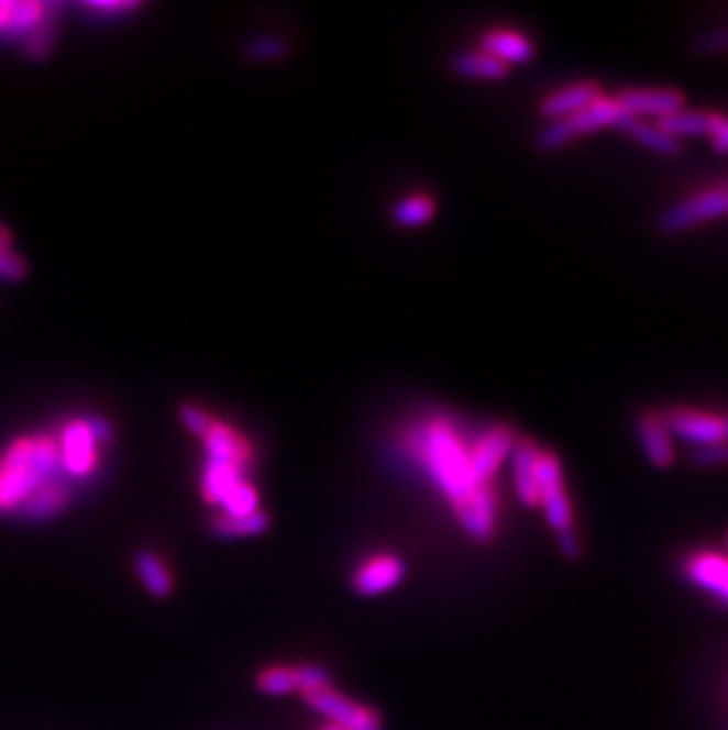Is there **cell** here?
I'll list each match as a JSON object with an SVG mask.
<instances>
[{
    "label": "cell",
    "instance_id": "52a82bcc",
    "mask_svg": "<svg viewBox=\"0 0 728 730\" xmlns=\"http://www.w3.org/2000/svg\"><path fill=\"white\" fill-rule=\"evenodd\" d=\"M57 450L62 471L74 475V478H88L98 468L100 440L95 438L88 419H74L62 428Z\"/></svg>",
    "mask_w": 728,
    "mask_h": 730
},
{
    "label": "cell",
    "instance_id": "4dcf8cb0",
    "mask_svg": "<svg viewBox=\"0 0 728 730\" xmlns=\"http://www.w3.org/2000/svg\"><path fill=\"white\" fill-rule=\"evenodd\" d=\"M178 417H180V423L187 428V431L192 435H197V438H206V433H209L211 425L216 423L209 414H206L203 409H199L195 405H183L178 409Z\"/></svg>",
    "mask_w": 728,
    "mask_h": 730
},
{
    "label": "cell",
    "instance_id": "5bb4252c",
    "mask_svg": "<svg viewBox=\"0 0 728 730\" xmlns=\"http://www.w3.org/2000/svg\"><path fill=\"white\" fill-rule=\"evenodd\" d=\"M454 513L471 539H476V542H489L497 530V495L493 485L481 487L476 495Z\"/></svg>",
    "mask_w": 728,
    "mask_h": 730
},
{
    "label": "cell",
    "instance_id": "3957f363",
    "mask_svg": "<svg viewBox=\"0 0 728 730\" xmlns=\"http://www.w3.org/2000/svg\"><path fill=\"white\" fill-rule=\"evenodd\" d=\"M627 119L629 117L625 114V109L617 104L615 98L600 95L596 102L582 109L575 117L547 121V125H542L540 133H537L534 142L542 152H556L561 147H567L570 142H575L577 137H587L604 129H620Z\"/></svg>",
    "mask_w": 728,
    "mask_h": 730
},
{
    "label": "cell",
    "instance_id": "9a60e30c",
    "mask_svg": "<svg viewBox=\"0 0 728 730\" xmlns=\"http://www.w3.org/2000/svg\"><path fill=\"white\" fill-rule=\"evenodd\" d=\"M405 579V563L395 555H376L353 575V589L360 596H382Z\"/></svg>",
    "mask_w": 728,
    "mask_h": 730
},
{
    "label": "cell",
    "instance_id": "7a4b0ae2",
    "mask_svg": "<svg viewBox=\"0 0 728 730\" xmlns=\"http://www.w3.org/2000/svg\"><path fill=\"white\" fill-rule=\"evenodd\" d=\"M57 440L24 435L0 454V513H14L47 480L59 478Z\"/></svg>",
    "mask_w": 728,
    "mask_h": 730
},
{
    "label": "cell",
    "instance_id": "4fadbf2b",
    "mask_svg": "<svg viewBox=\"0 0 728 730\" xmlns=\"http://www.w3.org/2000/svg\"><path fill=\"white\" fill-rule=\"evenodd\" d=\"M600 95H604V90H600V86L594 81L567 84L547 95V98L540 102V114L547 121H561L567 117H575L582 109H587L592 102H596Z\"/></svg>",
    "mask_w": 728,
    "mask_h": 730
},
{
    "label": "cell",
    "instance_id": "277c9868",
    "mask_svg": "<svg viewBox=\"0 0 728 730\" xmlns=\"http://www.w3.org/2000/svg\"><path fill=\"white\" fill-rule=\"evenodd\" d=\"M534 480H537V499H540V509L547 518V526L556 534L575 530V513L565 489L561 458L549 450H540L534 466Z\"/></svg>",
    "mask_w": 728,
    "mask_h": 730
},
{
    "label": "cell",
    "instance_id": "7402d4cb",
    "mask_svg": "<svg viewBox=\"0 0 728 730\" xmlns=\"http://www.w3.org/2000/svg\"><path fill=\"white\" fill-rule=\"evenodd\" d=\"M133 565L147 594H152L154 598H166L173 594V577L159 555L152 551H140L135 553Z\"/></svg>",
    "mask_w": 728,
    "mask_h": 730
},
{
    "label": "cell",
    "instance_id": "ffe728a7",
    "mask_svg": "<svg viewBox=\"0 0 728 730\" xmlns=\"http://www.w3.org/2000/svg\"><path fill=\"white\" fill-rule=\"evenodd\" d=\"M620 131L637 142V145L651 150L662 156H679L684 152V142L674 140L672 135L664 133L658 123H646L639 119H627Z\"/></svg>",
    "mask_w": 728,
    "mask_h": 730
},
{
    "label": "cell",
    "instance_id": "ba28073f",
    "mask_svg": "<svg viewBox=\"0 0 728 730\" xmlns=\"http://www.w3.org/2000/svg\"><path fill=\"white\" fill-rule=\"evenodd\" d=\"M516 431L509 425H495L485 431L471 447V475L478 487H489L506 456L516 447Z\"/></svg>",
    "mask_w": 728,
    "mask_h": 730
},
{
    "label": "cell",
    "instance_id": "603a6c76",
    "mask_svg": "<svg viewBox=\"0 0 728 730\" xmlns=\"http://www.w3.org/2000/svg\"><path fill=\"white\" fill-rule=\"evenodd\" d=\"M244 466L236 464H206L203 478H201V495L209 504H220L228 491L244 483Z\"/></svg>",
    "mask_w": 728,
    "mask_h": 730
},
{
    "label": "cell",
    "instance_id": "f546056e",
    "mask_svg": "<svg viewBox=\"0 0 728 730\" xmlns=\"http://www.w3.org/2000/svg\"><path fill=\"white\" fill-rule=\"evenodd\" d=\"M695 55L701 57H719L728 53V26L721 29H712L707 34L698 36L693 43Z\"/></svg>",
    "mask_w": 728,
    "mask_h": 730
},
{
    "label": "cell",
    "instance_id": "7c38bea8",
    "mask_svg": "<svg viewBox=\"0 0 728 730\" xmlns=\"http://www.w3.org/2000/svg\"><path fill=\"white\" fill-rule=\"evenodd\" d=\"M635 433L637 442L648 458V464L658 471H670L676 462V450H674V438L670 435L668 425L662 421L660 411H641L635 421Z\"/></svg>",
    "mask_w": 728,
    "mask_h": 730
},
{
    "label": "cell",
    "instance_id": "484cf974",
    "mask_svg": "<svg viewBox=\"0 0 728 730\" xmlns=\"http://www.w3.org/2000/svg\"><path fill=\"white\" fill-rule=\"evenodd\" d=\"M220 509H223L225 516H246L258 511V495H256V487L251 483H240L234 485L228 495L220 499Z\"/></svg>",
    "mask_w": 728,
    "mask_h": 730
},
{
    "label": "cell",
    "instance_id": "4316f807",
    "mask_svg": "<svg viewBox=\"0 0 728 730\" xmlns=\"http://www.w3.org/2000/svg\"><path fill=\"white\" fill-rule=\"evenodd\" d=\"M57 18L53 14V18H47L34 34L26 36L22 41V51L26 57L31 59H43L51 55V51L55 47V38H57Z\"/></svg>",
    "mask_w": 728,
    "mask_h": 730
},
{
    "label": "cell",
    "instance_id": "cb8c5ba5",
    "mask_svg": "<svg viewBox=\"0 0 728 730\" xmlns=\"http://www.w3.org/2000/svg\"><path fill=\"white\" fill-rule=\"evenodd\" d=\"M271 528V518L261 509L246 513V516H225L220 513L211 520V530L218 537L225 539H240V537H256Z\"/></svg>",
    "mask_w": 728,
    "mask_h": 730
},
{
    "label": "cell",
    "instance_id": "e0dca14e",
    "mask_svg": "<svg viewBox=\"0 0 728 730\" xmlns=\"http://www.w3.org/2000/svg\"><path fill=\"white\" fill-rule=\"evenodd\" d=\"M481 51L499 59L504 67L528 65L534 57V43L514 29H495L487 31L481 41Z\"/></svg>",
    "mask_w": 728,
    "mask_h": 730
},
{
    "label": "cell",
    "instance_id": "d6a6232c",
    "mask_svg": "<svg viewBox=\"0 0 728 730\" xmlns=\"http://www.w3.org/2000/svg\"><path fill=\"white\" fill-rule=\"evenodd\" d=\"M287 51V45H284L279 38L271 36V38H258L249 45V57L251 59H258V62H267V59H277Z\"/></svg>",
    "mask_w": 728,
    "mask_h": 730
},
{
    "label": "cell",
    "instance_id": "1f68e13d",
    "mask_svg": "<svg viewBox=\"0 0 728 730\" xmlns=\"http://www.w3.org/2000/svg\"><path fill=\"white\" fill-rule=\"evenodd\" d=\"M691 464L695 468H719V466H728V440L721 442V444H715V447L695 450L691 454Z\"/></svg>",
    "mask_w": 728,
    "mask_h": 730
},
{
    "label": "cell",
    "instance_id": "74e56055",
    "mask_svg": "<svg viewBox=\"0 0 728 730\" xmlns=\"http://www.w3.org/2000/svg\"><path fill=\"white\" fill-rule=\"evenodd\" d=\"M8 244H12V234L0 225V246H8Z\"/></svg>",
    "mask_w": 728,
    "mask_h": 730
},
{
    "label": "cell",
    "instance_id": "8fae6325",
    "mask_svg": "<svg viewBox=\"0 0 728 730\" xmlns=\"http://www.w3.org/2000/svg\"><path fill=\"white\" fill-rule=\"evenodd\" d=\"M684 577L695 586L715 598L719 606L728 608V558L719 551H695L686 555Z\"/></svg>",
    "mask_w": 728,
    "mask_h": 730
},
{
    "label": "cell",
    "instance_id": "83f0119b",
    "mask_svg": "<svg viewBox=\"0 0 728 730\" xmlns=\"http://www.w3.org/2000/svg\"><path fill=\"white\" fill-rule=\"evenodd\" d=\"M256 686L261 693L273 697L289 695L296 690L294 670H289V666H271V670H263L256 676Z\"/></svg>",
    "mask_w": 728,
    "mask_h": 730
},
{
    "label": "cell",
    "instance_id": "ab89813d",
    "mask_svg": "<svg viewBox=\"0 0 728 730\" xmlns=\"http://www.w3.org/2000/svg\"><path fill=\"white\" fill-rule=\"evenodd\" d=\"M322 730H343V728H339V726H327V728H322Z\"/></svg>",
    "mask_w": 728,
    "mask_h": 730
},
{
    "label": "cell",
    "instance_id": "d6986e66",
    "mask_svg": "<svg viewBox=\"0 0 728 730\" xmlns=\"http://www.w3.org/2000/svg\"><path fill=\"white\" fill-rule=\"evenodd\" d=\"M71 501V489L67 487L65 480H47L41 485L34 495H31L22 506H20V516L29 522H43L59 516L67 509Z\"/></svg>",
    "mask_w": 728,
    "mask_h": 730
},
{
    "label": "cell",
    "instance_id": "2e32d148",
    "mask_svg": "<svg viewBox=\"0 0 728 730\" xmlns=\"http://www.w3.org/2000/svg\"><path fill=\"white\" fill-rule=\"evenodd\" d=\"M724 121L719 111H705V109H679L674 114L658 121L660 129L672 135L674 140L684 142V137H712Z\"/></svg>",
    "mask_w": 728,
    "mask_h": 730
},
{
    "label": "cell",
    "instance_id": "ac0fdd59",
    "mask_svg": "<svg viewBox=\"0 0 728 730\" xmlns=\"http://www.w3.org/2000/svg\"><path fill=\"white\" fill-rule=\"evenodd\" d=\"M540 447L528 438H518L516 447L511 452V471H514V487L516 497L528 509H540V499H537V480H534V466Z\"/></svg>",
    "mask_w": 728,
    "mask_h": 730
},
{
    "label": "cell",
    "instance_id": "44dd1931",
    "mask_svg": "<svg viewBox=\"0 0 728 730\" xmlns=\"http://www.w3.org/2000/svg\"><path fill=\"white\" fill-rule=\"evenodd\" d=\"M454 71L471 81H501L509 76V67L483 51H466L454 57Z\"/></svg>",
    "mask_w": 728,
    "mask_h": 730
},
{
    "label": "cell",
    "instance_id": "8d00e7d4",
    "mask_svg": "<svg viewBox=\"0 0 728 730\" xmlns=\"http://www.w3.org/2000/svg\"><path fill=\"white\" fill-rule=\"evenodd\" d=\"M12 10H14V0H0V38L8 36V29L12 22Z\"/></svg>",
    "mask_w": 728,
    "mask_h": 730
},
{
    "label": "cell",
    "instance_id": "836d02e7",
    "mask_svg": "<svg viewBox=\"0 0 728 730\" xmlns=\"http://www.w3.org/2000/svg\"><path fill=\"white\" fill-rule=\"evenodd\" d=\"M556 544H559V553L563 555V558L567 563H577L582 561V555H584V546H582V539L575 530H567V532H561L556 534Z\"/></svg>",
    "mask_w": 728,
    "mask_h": 730
},
{
    "label": "cell",
    "instance_id": "f1b7e54d",
    "mask_svg": "<svg viewBox=\"0 0 728 730\" xmlns=\"http://www.w3.org/2000/svg\"><path fill=\"white\" fill-rule=\"evenodd\" d=\"M294 678H296V690L304 695H312V693H320V690L329 688V681H331L329 672L322 670V666H318V664L296 666Z\"/></svg>",
    "mask_w": 728,
    "mask_h": 730
},
{
    "label": "cell",
    "instance_id": "6da1fadb",
    "mask_svg": "<svg viewBox=\"0 0 728 730\" xmlns=\"http://www.w3.org/2000/svg\"><path fill=\"white\" fill-rule=\"evenodd\" d=\"M407 447L454 511L481 489L471 475V447L448 419H433L415 428L407 435Z\"/></svg>",
    "mask_w": 728,
    "mask_h": 730
},
{
    "label": "cell",
    "instance_id": "30bf717a",
    "mask_svg": "<svg viewBox=\"0 0 728 730\" xmlns=\"http://www.w3.org/2000/svg\"><path fill=\"white\" fill-rule=\"evenodd\" d=\"M306 703L327 717L331 726H339L343 730H382V717L376 711L355 705L345 695L331 688L306 695Z\"/></svg>",
    "mask_w": 728,
    "mask_h": 730
},
{
    "label": "cell",
    "instance_id": "8992f818",
    "mask_svg": "<svg viewBox=\"0 0 728 730\" xmlns=\"http://www.w3.org/2000/svg\"><path fill=\"white\" fill-rule=\"evenodd\" d=\"M728 213V192L715 187L705 192H695L682 201L672 203L658 215V230L668 236L684 234L703 222L717 220Z\"/></svg>",
    "mask_w": 728,
    "mask_h": 730
},
{
    "label": "cell",
    "instance_id": "e575fe53",
    "mask_svg": "<svg viewBox=\"0 0 728 730\" xmlns=\"http://www.w3.org/2000/svg\"><path fill=\"white\" fill-rule=\"evenodd\" d=\"M712 142V150L719 152V154H728V117H724L721 125L715 131V135L709 137Z\"/></svg>",
    "mask_w": 728,
    "mask_h": 730
},
{
    "label": "cell",
    "instance_id": "d4e9b609",
    "mask_svg": "<svg viewBox=\"0 0 728 730\" xmlns=\"http://www.w3.org/2000/svg\"><path fill=\"white\" fill-rule=\"evenodd\" d=\"M433 215H435V203L431 197L423 195L407 197L393 206V220L398 222L400 228L426 225V222L433 220Z\"/></svg>",
    "mask_w": 728,
    "mask_h": 730
},
{
    "label": "cell",
    "instance_id": "5b68a950",
    "mask_svg": "<svg viewBox=\"0 0 728 730\" xmlns=\"http://www.w3.org/2000/svg\"><path fill=\"white\" fill-rule=\"evenodd\" d=\"M662 421L672 438L705 450L728 440V414L695 407H672L662 411Z\"/></svg>",
    "mask_w": 728,
    "mask_h": 730
},
{
    "label": "cell",
    "instance_id": "d590c367",
    "mask_svg": "<svg viewBox=\"0 0 728 730\" xmlns=\"http://www.w3.org/2000/svg\"><path fill=\"white\" fill-rule=\"evenodd\" d=\"M95 12H125V10H135L140 3H121V0H114V3H104V0H95V3H88Z\"/></svg>",
    "mask_w": 728,
    "mask_h": 730
},
{
    "label": "cell",
    "instance_id": "f35d334b",
    "mask_svg": "<svg viewBox=\"0 0 728 730\" xmlns=\"http://www.w3.org/2000/svg\"><path fill=\"white\" fill-rule=\"evenodd\" d=\"M724 555L728 558V528H726V532H724Z\"/></svg>",
    "mask_w": 728,
    "mask_h": 730
},
{
    "label": "cell",
    "instance_id": "9c48e42d",
    "mask_svg": "<svg viewBox=\"0 0 728 730\" xmlns=\"http://www.w3.org/2000/svg\"><path fill=\"white\" fill-rule=\"evenodd\" d=\"M617 104L625 109L629 119H664L674 114V111L686 107V95L676 88H627L615 95Z\"/></svg>",
    "mask_w": 728,
    "mask_h": 730
}]
</instances>
